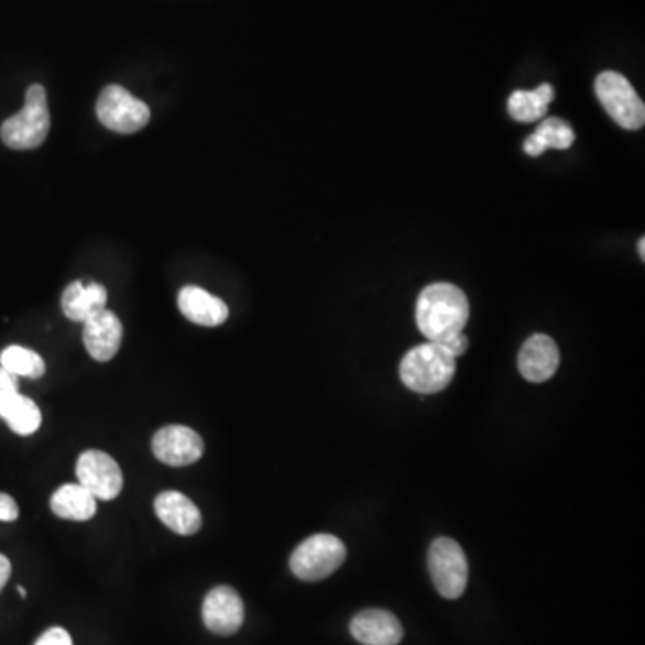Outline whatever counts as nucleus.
<instances>
[{"mask_svg":"<svg viewBox=\"0 0 645 645\" xmlns=\"http://www.w3.org/2000/svg\"><path fill=\"white\" fill-rule=\"evenodd\" d=\"M470 305L458 285L433 284L419 294L416 322L419 332L430 342L448 341L467 327Z\"/></svg>","mask_w":645,"mask_h":645,"instance_id":"1","label":"nucleus"},{"mask_svg":"<svg viewBox=\"0 0 645 645\" xmlns=\"http://www.w3.org/2000/svg\"><path fill=\"white\" fill-rule=\"evenodd\" d=\"M456 373V359L439 342H424L405 353L400 362V379L405 387L434 395L448 387Z\"/></svg>","mask_w":645,"mask_h":645,"instance_id":"2","label":"nucleus"},{"mask_svg":"<svg viewBox=\"0 0 645 645\" xmlns=\"http://www.w3.org/2000/svg\"><path fill=\"white\" fill-rule=\"evenodd\" d=\"M51 128L47 94L42 85H31L25 92V105L0 128V136L8 147L28 151L44 144Z\"/></svg>","mask_w":645,"mask_h":645,"instance_id":"3","label":"nucleus"},{"mask_svg":"<svg viewBox=\"0 0 645 645\" xmlns=\"http://www.w3.org/2000/svg\"><path fill=\"white\" fill-rule=\"evenodd\" d=\"M347 559V547L338 536L314 535L296 547L291 556V570L296 578L316 583L330 578Z\"/></svg>","mask_w":645,"mask_h":645,"instance_id":"4","label":"nucleus"},{"mask_svg":"<svg viewBox=\"0 0 645 645\" xmlns=\"http://www.w3.org/2000/svg\"><path fill=\"white\" fill-rule=\"evenodd\" d=\"M595 92L604 110L624 130H641L645 122V107L635 88L622 74L606 70L595 81Z\"/></svg>","mask_w":645,"mask_h":645,"instance_id":"5","label":"nucleus"},{"mask_svg":"<svg viewBox=\"0 0 645 645\" xmlns=\"http://www.w3.org/2000/svg\"><path fill=\"white\" fill-rule=\"evenodd\" d=\"M96 110L105 128L124 135L142 130L151 119L150 107L119 85H110L99 94Z\"/></svg>","mask_w":645,"mask_h":645,"instance_id":"6","label":"nucleus"},{"mask_svg":"<svg viewBox=\"0 0 645 645\" xmlns=\"http://www.w3.org/2000/svg\"><path fill=\"white\" fill-rule=\"evenodd\" d=\"M429 570L434 587L445 599H459L467 590L468 561L458 542L434 539L429 549Z\"/></svg>","mask_w":645,"mask_h":645,"instance_id":"7","label":"nucleus"},{"mask_svg":"<svg viewBox=\"0 0 645 645\" xmlns=\"http://www.w3.org/2000/svg\"><path fill=\"white\" fill-rule=\"evenodd\" d=\"M77 481L92 493L97 501H113L122 492L121 467L101 450H87L77 459Z\"/></svg>","mask_w":645,"mask_h":645,"instance_id":"8","label":"nucleus"},{"mask_svg":"<svg viewBox=\"0 0 645 645\" xmlns=\"http://www.w3.org/2000/svg\"><path fill=\"white\" fill-rule=\"evenodd\" d=\"M151 447H153L154 458L170 467L194 464L205 452L201 436L184 425H170L156 430Z\"/></svg>","mask_w":645,"mask_h":645,"instance_id":"9","label":"nucleus"},{"mask_svg":"<svg viewBox=\"0 0 645 645\" xmlns=\"http://www.w3.org/2000/svg\"><path fill=\"white\" fill-rule=\"evenodd\" d=\"M203 622L214 635H236L244 622V602L230 587H216L203 602Z\"/></svg>","mask_w":645,"mask_h":645,"instance_id":"10","label":"nucleus"},{"mask_svg":"<svg viewBox=\"0 0 645 645\" xmlns=\"http://www.w3.org/2000/svg\"><path fill=\"white\" fill-rule=\"evenodd\" d=\"M85 348L92 359L108 362L117 356L122 342V322L116 314L105 308L85 321L83 330Z\"/></svg>","mask_w":645,"mask_h":645,"instance_id":"11","label":"nucleus"},{"mask_svg":"<svg viewBox=\"0 0 645 645\" xmlns=\"http://www.w3.org/2000/svg\"><path fill=\"white\" fill-rule=\"evenodd\" d=\"M559 367L558 345L545 336L535 334L524 342L518 353V370L525 381L545 382L553 379Z\"/></svg>","mask_w":645,"mask_h":645,"instance_id":"12","label":"nucleus"},{"mask_svg":"<svg viewBox=\"0 0 645 645\" xmlns=\"http://www.w3.org/2000/svg\"><path fill=\"white\" fill-rule=\"evenodd\" d=\"M350 631L362 645H398L404 638V627L398 619L385 610H364L350 622Z\"/></svg>","mask_w":645,"mask_h":645,"instance_id":"13","label":"nucleus"},{"mask_svg":"<svg viewBox=\"0 0 645 645\" xmlns=\"http://www.w3.org/2000/svg\"><path fill=\"white\" fill-rule=\"evenodd\" d=\"M154 511L173 533L182 536L196 535L203 525L199 507L179 492H162L154 499Z\"/></svg>","mask_w":645,"mask_h":645,"instance_id":"14","label":"nucleus"},{"mask_svg":"<svg viewBox=\"0 0 645 645\" xmlns=\"http://www.w3.org/2000/svg\"><path fill=\"white\" fill-rule=\"evenodd\" d=\"M178 307L188 321L201 327H219L227 321L230 314L222 299L196 285H187L179 291Z\"/></svg>","mask_w":645,"mask_h":645,"instance_id":"15","label":"nucleus"},{"mask_svg":"<svg viewBox=\"0 0 645 645\" xmlns=\"http://www.w3.org/2000/svg\"><path fill=\"white\" fill-rule=\"evenodd\" d=\"M108 293L101 284L73 282L62 296L65 316L73 321L85 322L107 308Z\"/></svg>","mask_w":645,"mask_h":645,"instance_id":"16","label":"nucleus"},{"mask_svg":"<svg viewBox=\"0 0 645 645\" xmlns=\"http://www.w3.org/2000/svg\"><path fill=\"white\" fill-rule=\"evenodd\" d=\"M51 510L65 521L87 522L96 515L97 499L81 484H65L51 496Z\"/></svg>","mask_w":645,"mask_h":645,"instance_id":"17","label":"nucleus"},{"mask_svg":"<svg viewBox=\"0 0 645 645\" xmlns=\"http://www.w3.org/2000/svg\"><path fill=\"white\" fill-rule=\"evenodd\" d=\"M576 135L572 128L561 119H547L538 125V130L525 140L524 151L529 156H539L547 150H569Z\"/></svg>","mask_w":645,"mask_h":645,"instance_id":"18","label":"nucleus"},{"mask_svg":"<svg viewBox=\"0 0 645 645\" xmlns=\"http://www.w3.org/2000/svg\"><path fill=\"white\" fill-rule=\"evenodd\" d=\"M554 99V88L550 85H539L535 90H515L511 94L507 108L515 121L536 122L544 119Z\"/></svg>","mask_w":645,"mask_h":645,"instance_id":"19","label":"nucleus"},{"mask_svg":"<svg viewBox=\"0 0 645 645\" xmlns=\"http://www.w3.org/2000/svg\"><path fill=\"white\" fill-rule=\"evenodd\" d=\"M0 418H4L6 424L10 425V429L19 436H31L42 425V413H40L39 405L20 393H17L8 402Z\"/></svg>","mask_w":645,"mask_h":645,"instance_id":"20","label":"nucleus"},{"mask_svg":"<svg viewBox=\"0 0 645 645\" xmlns=\"http://www.w3.org/2000/svg\"><path fill=\"white\" fill-rule=\"evenodd\" d=\"M0 367L11 371L17 376H28V379H40L45 373V362L39 353L28 350L24 347L6 348L0 353Z\"/></svg>","mask_w":645,"mask_h":645,"instance_id":"21","label":"nucleus"},{"mask_svg":"<svg viewBox=\"0 0 645 645\" xmlns=\"http://www.w3.org/2000/svg\"><path fill=\"white\" fill-rule=\"evenodd\" d=\"M34 645H73V638L68 635L67 630L63 627H51L40 636Z\"/></svg>","mask_w":645,"mask_h":645,"instance_id":"22","label":"nucleus"},{"mask_svg":"<svg viewBox=\"0 0 645 645\" xmlns=\"http://www.w3.org/2000/svg\"><path fill=\"white\" fill-rule=\"evenodd\" d=\"M19 518V504L8 493H0V522H15Z\"/></svg>","mask_w":645,"mask_h":645,"instance_id":"23","label":"nucleus"},{"mask_svg":"<svg viewBox=\"0 0 645 645\" xmlns=\"http://www.w3.org/2000/svg\"><path fill=\"white\" fill-rule=\"evenodd\" d=\"M445 348H447L450 356L453 359H458V357L464 356L468 350V338L464 334H458V336H453V338L448 339V341L441 342Z\"/></svg>","mask_w":645,"mask_h":645,"instance_id":"24","label":"nucleus"},{"mask_svg":"<svg viewBox=\"0 0 645 645\" xmlns=\"http://www.w3.org/2000/svg\"><path fill=\"white\" fill-rule=\"evenodd\" d=\"M11 564L4 554H0V592L4 590L6 583L10 581Z\"/></svg>","mask_w":645,"mask_h":645,"instance_id":"25","label":"nucleus"},{"mask_svg":"<svg viewBox=\"0 0 645 645\" xmlns=\"http://www.w3.org/2000/svg\"><path fill=\"white\" fill-rule=\"evenodd\" d=\"M638 250H641L642 261H645V241H644V239H641V242H638Z\"/></svg>","mask_w":645,"mask_h":645,"instance_id":"26","label":"nucleus"},{"mask_svg":"<svg viewBox=\"0 0 645 645\" xmlns=\"http://www.w3.org/2000/svg\"><path fill=\"white\" fill-rule=\"evenodd\" d=\"M20 598L25 599L28 598V593H25L24 587H19Z\"/></svg>","mask_w":645,"mask_h":645,"instance_id":"27","label":"nucleus"}]
</instances>
